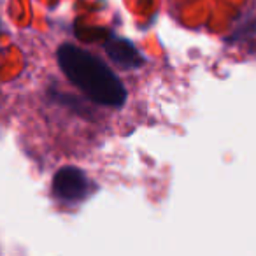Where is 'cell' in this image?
I'll return each instance as SVG.
<instances>
[{
    "instance_id": "cell-1",
    "label": "cell",
    "mask_w": 256,
    "mask_h": 256,
    "mask_svg": "<svg viewBox=\"0 0 256 256\" xmlns=\"http://www.w3.org/2000/svg\"><path fill=\"white\" fill-rule=\"evenodd\" d=\"M58 65L74 86L98 106L121 107L126 100V90L116 74L92 53L64 44L56 53Z\"/></svg>"
},
{
    "instance_id": "cell-2",
    "label": "cell",
    "mask_w": 256,
    "mask_h": 256,
    "mask_svg": "<svg viewBox=\"0 0 256 256\" xmlns=\"http://www.w3.org/2000/svg\"><path fill=\"white\" fill-rule=\"evenodd\" d=\"M92 192L88 176L78 167H62L53 178V193L64 202H79Z\"/></svg>"
},
{
    "instance_id": "cell-3",
    "label": "cell",
    "mask_w": 256,
    "mask_h": 256,
    "mask_svg": "<svg viewBox=\"0 0 256 256\" xmlns=\"http://www.w3.org/2000/svg\"><path fill=\"white\" fill-rule=\"evenodd\" d=\"M104 50H106L107 56L121 68H139L146 62L142 54L139 53V50L130 40L123 39V37H116L112 34L104 44Z\"/></svg>"
}]
</instances>
